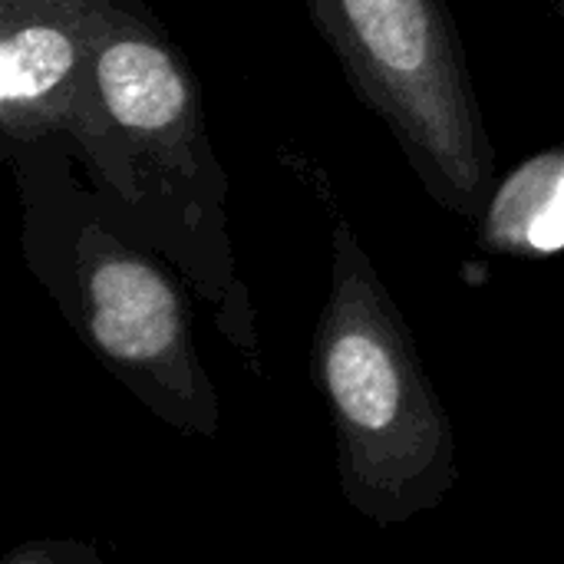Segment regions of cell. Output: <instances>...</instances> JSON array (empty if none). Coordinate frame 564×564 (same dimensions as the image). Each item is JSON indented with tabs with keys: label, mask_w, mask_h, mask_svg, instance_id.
<instances>
[{
	"label": "cell",
	"mask_w": 564,
	"mask_h": 564,
	"mask_svg": "<svg viewBox=\"0 0 564 564\" xmlns=\"http://www.w3.org/2000/svg\"><path fill=\"white\" fill-rule=\"evenodd\" d=\"M30 274L86 350L165 426L215 440L221 400L195 344V291L142 241L63 135L0 145Z\"/></svg>",
	"instance_id": "1"
},
{
	"label": "cell",
	"mask_w": 564,
	"mask_h": 564,
	"mask_svg": "<svg viewBox=\"0 0 564 564\" xmlns=\"http://www.w3.org/2000/svg\"><path fill=\"white\" fill-rule=\"evenodd\" d=\"M96 83L132 175V195L119 208L126 225L182 271L212 307L218 334L261 377L254 307L228 235V172L192 59L145 0H109Z\"/></svg>",
	"instance_id": "2"
},
{
	"label": "cell",
	"mask_w": 564,
	"mask_h": 564,
	"mask_svg": "<svg viewBox=\"0 0 564 564\" xmlns=\"http://www.w3.org/2000/svg\"><path fill=\"white\" fill-rule=\"evenodd\" d=\"M347 506L380 529L436 512L459 482L456 426L413 330L354 225L337 215L330 291L311 344Z\"/></svg>",
	"instance_id": "3"
},
{
	"label": "cell",
	"mask_w": 564,
	"mask_h": 564,
	"mask_svg": "<svg viewBox=\"0 0 564 564\" xmlns=\"http://www.w3.org/2000/svg\"><path fill=\"white\" fill-rule=\"evenodd\" d=\"M357 99L397 139L423 192L476 225L496 149L446 0H304Z\"/></svg>",
	"instance_id": "4"
},
{
	"label": "cell",
	"mask_w": 564,
	"mask_h": 564,
	"mask_svg": "<svg viewBox=\"0 0 564 564\" xmlns=\"http://www.w3.org/2000/svg\"><path fill=\"white\" fill-rule=\"evenodd\" d=\"M109 0H0V145L63 135L99 192L132 195L126 149L96 83Z\"/></svg>",
	"instance_id": "5"
},
{
	"label": "cell",
	"mask_w": 564,
	"mask_h": 564,
	"mask_svg": "<svg viewBox=\"0 0 564 564\" xmlns=\"http://www.w3.org/2000/svg\"><path fill=\"white\" fill-rule=\"evenodd\" d=\"M476 228L479 245L492 254L552 258L564 251V145L542 149L496 178Z\"/></svg>",
	"instance_id": "6"
},
{
	"label": "cell",
	"mask_w": 564,
	"mask_h": 564,
	"mask_svg": "<svg viewBox=\"0 0 564 564\" xmlns=\"http://www.w3.org/2000/svg\"><path fill=\"white\" fill-rule=\"evenodd\" d=\"M3 564H102V555L79 539H33L10 549Z\"/></svg>",
	"instance_id": "7"
},
{
	"label": "cell",
	"mask_w": 564,
	"mask_h": 564,
	"mask_svg": "<svg viewBox=\"0 0 564 564\" xmlns=\"http://www.w3.org/2000/svg\"><path fill=\"white\" fill-rule=\"evenodd\" d=\"M555 13H558V20H562V30H564V0H555Z\"/></svg>",
	"instance_id": "8"
}]
</instances>
